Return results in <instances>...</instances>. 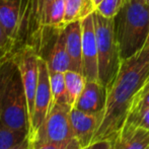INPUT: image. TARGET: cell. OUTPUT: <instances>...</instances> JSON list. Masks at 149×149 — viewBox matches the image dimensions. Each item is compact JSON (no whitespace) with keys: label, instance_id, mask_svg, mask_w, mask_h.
<instances>
[{"label":"cell","instance_id":"obj_1","mask_svg":"<svg viewBox=\"0 0 149 149\" xmlns=\"http://www.w3.org/2000/svg\"><path fill=\"white\" fill-rule=\"evenodd\" d=\"M149 78V46L122 60L114 81L108 87L102 120L92 140L113 141L125 123L130 107Z\"/></svg>","mask_w":149,"mask_h":149},{"label":"cell","instance_id":"obj_2","mask_svg":"<svg viewBox=\"0 0 149 149\" xmlns=\"http://www.w3.org/2000/svg\"><path fill=\"white\" fill-rule=\"evenodd\" d=\"M113 19L122 60L145 47L149 35V4L143 0H124Z\"/></svg>","mask_w":149,"mask_h":149},{"label":"cell","instance_id":"obj_3","mask_svg":"<svg viewBox=\"0 0 149 149\" xmlns=\"http://www.w3.org/2000/svg\"><path fill=\"white\" fill-rule=\"evenodd\" d=\"M92 16L97 44L98 82L108 88L114 81L122 62L114 31V19L104 17L96 10L92 12Z\"/></svg>","mask_w":149,"mask_h":149},{"label":"cell","instance_id":"obj_4","mask_svg":"<svg viewBox=\"0 0 149 149\" xmlns=\"http://www.w3.org/2000/svg\"><path fill=\"white\" fill-rule=\"evenodd\" d=\"M0 122L14 130H30L28 100L17 65L5 91Z\"/></svg>","mask_w":149,"mask_h":149},{"label":"cell","instance_id":"obj_5","mask_svg":"<svg viewBox=\"0 0 149 149\" xmlns=\"http://www.w3.org/2000/svg\"><path fill=\"white\" fill-rule=\"evenodd\" d=\"M31 0H0V24L17 50L28 43Z\"/></svg>","mask_w":149,"mask_h":149},{"label":"cell","instance_id":"obj_6","mask_svg":"<svg viewBox=\"0 0 149 149\" xmlns=\"http://www.w3.org/2000/svg\"><path fill=\"white\" fill-rule=\"evenodd\" d=\"M70 113L71 108L67 102L53 104L43 125L31 140V144L62 143L73 139Z\"/></svg>","mask_w":149,"mask_h":149},{"label":"cell","instance_id":"obj_7","mask_svg":"<svg viewBox=\"0 0 149 149\" xmlns=\"http://www.w3.org/2000/svg\"><path fill=\"white\" fill-rule=\"evenodd\" d=\"M13 57L19 70L24 84L26 100H28L29 119L31 121L38 82H39V63L41 55L37 51V49L31 46L26 45L16 50L15 53L13 54Z\"/></svg>","mask_w":149,"mask_h":149},{"label":"cell","instance_id":"obj_8","mask_svg":"<svg viewBox=\"0 0 149 149\" xmlns=\"http://www.w3.org/2000/svg\"><path fill=\"white\" fill-rule=\"evenodd\" d=\"M52 107V92L50 84V71L47 61L43 56L39 63V82L33 102V110L30 121L29 137L31 141L35 138L37 132L43 125Z\"/></svg>","mask_w":149,"mask_h":149},{"label":"cell","instance_id":"obj_9","mask_svg":"<svg viewBox=\"0 0 149 149\" xmlns=\"http://www.w3.org/2000/svg\"><path fill=\"white\" fill-rule=\"evenodd\" d=\"M54 0H31L29 37L26 45L31 46L43 56L44 49L50 41L48 28V15Z\"/></svg>","mask_w":149,"mask_h":149},{"label":"cell","instance_id":"obj_10","mask_svg":"<svg viewBox=\"0 0 149 149\" xmlns=\"http://www.w3.org/2000/svg\"><path fill=\"white\" fill-rule=\"evenodd\" d=\"M82 24V74L87 81H98V55L92 13L81 20Z\"/></svg>","mask_w":149,"mask_h":149},{"label":"cell","instance_id":"obj_11","mask_svg":"<svg viewBox=\"0 0 149 149\" xmlns=\"http://www.w3.org/2000/svg\"><path fill=\"white\" fill-rule=\"evenodd\" d=\"M70 118L74 138L80 144L81 148L91 144L100 126L102 116L73 108L71 109Z\"/></svg>","mask_w":149,"mask_h":149},{"label":"cell","instance_id":"obj_12","mask_svg":"<svg viewBox=\"0 0 149 149\" xmlns=\"http://www.w3.org/2000/svg\"><path fill=\"white\" fill-rule=\"evenodd\" d=\"M108 88L98 81H86L84 89L75 104V109L102 116Z\"/></svg>","mask_w":149,"mask_h":149},{"label":"cell","instance_id":"obj_13","mask_svg":"<svg viewBox=\"0 0 149 149\" xmlns=\"http://www.w3.org/2000/svg\"><path fill=\"white\" fill-rule=\"evenodd\" d=\"M66 48L70 58L71 68L82 73V24L81 20L69 22L64 26Z\"/></svg>","mask_w":149,"mask_h":149},{"label":"cell","instance_id":"obj_14","mask_svg":"<svg viewBox=\"0 0 149 149\" xmlns=\"http://www.w3.org/2000/svg\"><path fill=\"white\" fill-rule=\"evenodd\" d=\"M45 59L47 61L50 71L65 73L66 71L70 70V58L66 48L64 28L55 31L53 45L48 53V57Z\"/></svg>","mask_w":149,"mask_h":149},{"label":"cell","instance_id":"obj_15","mask_svg":"<svg viewBox=\"0 0 149 149\" xmlns=\"http://www.w3.org/2000/svg\"><path fill=\"white\" fill-rule=\"evenodd\" d=\"M149 110V92L144 95L137 94L134 98L131 107H130L128 114L126 116L125 123L122 129L120 130L118 136L116 138H124L129 136L139 128L140 123L143 119L144 115Z\"/></svg>","mask_w":149,"mask_h":149},{"label":"cell","instance_id":"obj_16","mask_svg":"<svg viewBox=\"0 0 149 149\" xmlns=\"http://www.w3.org/2000/svg\"><path fill=\"white\" fill-rule=\"evenodd\" d=\"M65 84H66V95L67 104L71 109L75 107L77 100L80 96L81 92L84 89L86 84V78L80 72L74 70H68L64 73Z\"/></svg>","mask_w":149,"mask_h":149},{"label":"cell","instance_id":"obj_17","mask_svg":"<svg viewBox=\"0 0 149 149\" xmlns=\"http://www.w3.org/2000/svg\"><path fill=\"white\" fill-rule=\"evenodd\" d=\"M65 24L75 20H82L95 10L92 0H65Z\"/></svg>","mask_w":149,"mask_h":149},{"label":"cell","instance_id":"obj_18","mask_svg":"<svg viewBox=\"0 0 149 149\" xmlns=\"http://www.w3.org/2000/svg\"><path fill=\"white\" fill-rule=\"evenodd\" d=\"M113 149H147L149 147V130L137 128L129 136L116 138Z\"/></svg>","mask_w":149,"mask_h":149},{"label":"cell","instance_id":"obj_19","mask_svg":"<svg viewBox=\"0 0 149 149\" xmlns=\"http://www.w3.org/2000/svg\"><path fill=\"white\" fill-rule=\"evenodd\" d=\"M65 12L66 4L65 0H54L51 4L48 15V28L52 31L63 29L65 24Z\"/></svg>","mask_w":149,"mask_h":149},{"label":"cell","instance_id":"obj_20","mask_svg":"<svg viewBox=\"0 0 149 149\" xmlns=\"http://www.w3.org/2000/svg\"><path fill=\"white\" fill-rule=\"evenodd\" d=\"M29 136V132L14 130L0 122V149H8L22 142Z\"/></svg>","mask_w":149,"mask_h":149},{"label":"cell","instance_id":"obj_21","mask_svg":"<svg viewBox=\"0 0 149 149\" xmlns=\"http://www.w3.org/2000/svg\"><path fill=\"white\" fill-rule=\"evenodd\" d=\"M50 84L52 92V106L57 102H67L64 73L50 71Z\"/></svg>","mask_w":149,"mask_h":149},{"label":"cell","instance_id":"obj_22","mask_svg":"<svg viewBox=\"0 0 149 149\" xmlns=\"http://www.w3.org/2000/svg\"><path fill=\"white\" fill-rule=\"evenodd\" d=\"M15 67L16 62L14 60L13 56H11L9 59H7L0 64V119H1L2 106H3L5 91L7 89L8 83H9V80L11 78V75Z\"/></svg>","mask_w":149,"mask_h":149},{"label":"cell","instance_id":"obj_23","mask_svg":"<svg viewBox=\"0 0 149 149\" xmlns=\"http://www.w3.org/2000/svg\"><path fill=\"white\" fill-rule=\"evenodd\" d=\"M17 50L16 44L0 24V64L9 59Z\"/></svg>","mask_w":149,"mask_h":149},{"label":"cell","instance_id":"obj_24","mask_svg":"<svg viewBox=\"0 0 149 149\" xmlns=\"http://www.w3.org/2000/svg\"><path fill=\"white\" fill-rule=\"evenodd\" d=\"M124 0H102L95 10L107 18H114L122 7Z\"/></svg>","mask_w":149,"mask_h":149},{"label":"cell","instance_id":"obj_25","mask_svg":"<svg viewBox=\"0 0 149 149\" xmlns=\"http://www.w3.org/2000/svg\"><path fill=\"white\" fill-rule=\"evenodd\" d=\"M31 149H81L80 144L75 138L62 143H38L33 144Z\"/></svg>","mask_w":149,"mask_h":149},{"label":"cell","instance_id":"obj_26","mask_svg":"<svg viewBox=\"0 0 149 149\" xmlns=\"http://www.w3.org/2000/svg\"><path fill=\"white\" fill-rule=\"evenodd\" d=\"M114 144L113 141L110 140H100L97 142H93V143L89 144L86 147H83L81 149H113Z\"/></svg>","mask_w":149,"mask_h":149},{"label":"cell","instance_id":"obj_27","mask_svg":"<svg viewBox=\"0 0 149 149\" xmlns=\"http://www.w3.org/2000/svg\"><path fill=\"white\" fill-rule=\"evenodd\" d=\"M31 148H33V144H31L30 137L28 136V137L24 140H22V142L15 144V145H13L12 147H10L8 149H31Z\"/></svg>","mask_w":149,"mask_h":149},{"label":"cell","instance_id":"obj_28","mask_svg":"<svg viewBox=\"0 0 149 149\" xmlns=\"http://www.w3.org/2000/svg\"><path fill=\"white\" fill-rule=\"evenodd\" d=\"M139 127L149 130V110L146 112V114L144 115V117H143V119H142L141 123H140Z\"/></svg>","mask_w":149,"mask_h":149},{"label":"cell","instance_id":"obj_29","mask_svg":"<svg viewBox=\"0 0 149 149\" xmlns=\"http://www.w3.org/2000/svg\"><path fill=\"white\" fill-rule=\"evenodd\" d=\"M147 92H149V78H148L147 82H146V84L144 85V87L140 90L138 94H139V95H144V94H146Z\"/></svg>","mask_w":149,"mask_h":149},{"label":"cell","instance_id":"obj_30","mask_svg":"<svg viewBox=\"0 0 149 149\" xmlns=\"http://www.w3.org/2000/svg\"><path fill=\"white\" fill-rule=\"evenodd\" d=\"M92 1H93L94 5H95V7H96V6H97L98 4H100V2H102V0H92Z\"/></svg>","mask_w":149,"mask_h":149},{"label":"cell","instance_id":"obj_31","mask_svg":"<svg viewBox=\"0 0 149 149\" xmlns=\"http://www.w3.org/2000/svg\"><path fill=\"white\" fill-rule=\"evenodd\" d=\"M145 46H149V35H148V39H147V43H146Z\"/></svg>","mask_w":149,"mask_h":149},{"label":"cell","instance_id":"obj_32","mask_svg":"<svg viewBox=\"0 0 149 149\" xmlns=\"http://www.w3.org/2000/svg\"><path fill=\"white\" fill-rule=\"evenodd\" d=\"M144 2H145V3H147V4H149V0H143Z\"/></svg>","mask_w":149,"mask_h":149},{"label":"cell","instance_id":"obj_33","mask_svg":"<svg viewBox=\"0 0 149 149\" xmlns=\"http://www.w3.org/2000/svg\"><path fill=\"white\" fill-rule=\"evenodd\" d=\"M147 149H149V147H148V148H147Z\"/></svg>","mask_w":149,"mask_h":149}]
</instances>
